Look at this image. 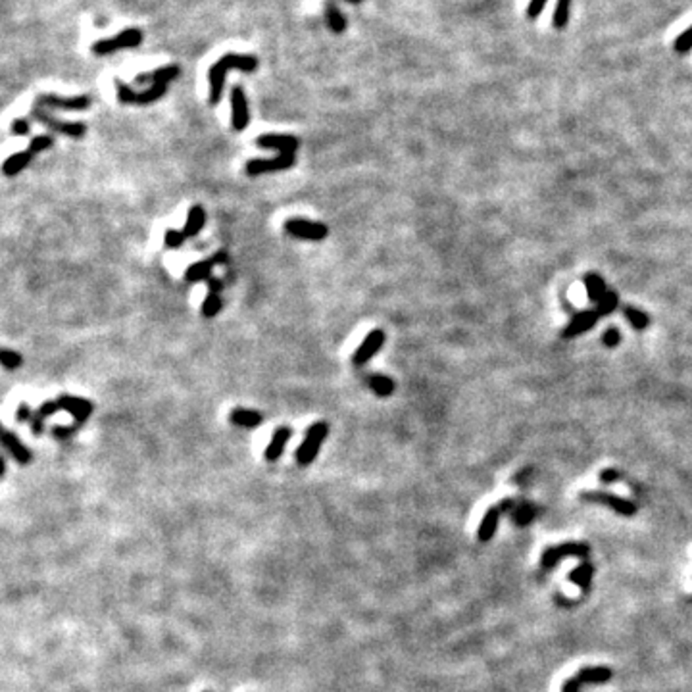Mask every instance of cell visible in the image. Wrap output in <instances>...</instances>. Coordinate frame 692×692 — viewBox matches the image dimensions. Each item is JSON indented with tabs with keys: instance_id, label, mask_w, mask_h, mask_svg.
I'll return each instance as SVG.
<instances>
[{
	"instance_id": "1",
	"label": "cell",
	"mask_w": 692,
	"mask_h": 692,
	"mask_svg": "<svg viewBox=\"0 0 692 692\" xmlns=\"http://www.w3.org/2000/svg\"><path fill=\"white\" fill-rule=\"evenodd\" d=\"M231 69H241V71H256L258 69V58L252 54H225L215 62L208 71V83H210V104H217L222 100L224 93L225 73Z\"/></svg>"
},
{
	"instance_id": "2",
	"label": "cell",
	"mask_w": 692,
	"mask_h": 692,
	"mask_svg": "<svg viewBox=\"0 0 692 692\" xmlns=\"http://www.w3.org/2000/svg\"><path fill=\"white\" fill-rule=\"evenodd\" d=\"M52 145H54V136L52 135H37L35 139H31L29 147L25 148V150H21L18 154H12L10 158L4 160V164L0 167L2 174L6 177H16L18 174H21V171L25 169V166H27L31 160L37 156L39 152L47 150V148H50Z\"/></svg>"
},
{
	"instance_id": "3",
	"label": "cell",
	"mask_w": 692,
	"mask_h": 692,
	"mask_svg": "<svg viewBox=\"0 0 692 692\" xmlns=\"http://www.w3.org/2000/svg\"><path fill=\"white\" fill-rule=\"evenodd\" d=\"M327 435H329V425L325 421H318V423H313L312 427L306 431L302 444L298 446L296 454H294L296 456V464L300 468H308L315 460L318 452H320V446L323 444V440L327 439Z\"/></svg>"
},
{
	"instance_id": "4",
	"label": "cell",
	"mask_w": 692,
	"mask_h": 692,
	"mask_svg": "<svg viewBox=\"0 0 692 692\" xmlns=\"http://www.w3.org/2000/svg\"><path fill=\"white\" fill-rule=\"evenodd\" d=\"M141 43H143V31L131 27V29L117 33L116 37H112V39L97 40V43L93 45V52H95L97 56H108V54H114L117 50L135 49V47H139Z\"/></svg>"
},
{
	"instance_id": "5",
	"label": "cell",
	"mask_w": 692,
	"mask_h": 692,
	"mask_svg": "<svg viewBox=\"0 0 692 692\" xmlns=\"http://www.w3.org/2000/svg\"><path fill=\"white\" fill-rule=\"evenodd\" d=\"M116 88H117V100L123 102V104H139V106H147V104H152L156 102L160 98L164 97L167 93V85L166 83H158V85H150L147 91H141L136 93L133 88L121 83L119 79L116 81Z\"/></svg>"
},
{
	"instance_id": "6",
	"label": "cell",
	"mask_w": 692,
	"mask_h": 692,
	"mask_svg": "<svg viewBox=\"0 0 692 692\" xmlns=\"http://www.w3.org/2000/svg\"><path fill=\"white\" fill-rule=\"evenodd\" d=\"M612 669L606 667V665H588V667H583L573 675L569 677L564 687H562V692H581V689L585 684H600V682H608L612 679Z\"/></svg>"
},
{
	"instance_id": "7",
	"label": "cell",
	"mask_w": 692,
	"mask_h": 692,
	"mask_svg": "<svg viewBox=\"0 0 692 692\" xmlns=\"http://www.w3.org/2000/svg\"><path fill=\"white\" fill-rule=\"evenodd\" d=\"M285 233L300 241H323L329 235V227L320 222H310L302 217H291L285 222Z\"/></svg>"
},
{
	"instance_id": "8",
	"label": "cell",
	"mask_w": 692,
	"mask_h": 692,
	"mask_svg": "<svg viewBox=\"0 0 692 692\" xmlns=\"http://www.w3.org/2000/svg\"><path fill=\"white\" fill-rule=\"evenodd\" d=\"M590 548L585 542H564V545L546 548L545 554L540 558V567L548 571L554 566H558L564 558H586Z\"/></svg>"
},
{
	"instance_id": "9",
	"label": "cell",
	"mask_w": 692,
	"mask_h": 692,
	"mask_svg": "<svg viewBox=\"0 0 692 692\" xmlns=\"http://www.w3.org/2000/svg\"><path fill=\"white\" fill-rule=\"evenodd\" d=\"M31 117L37 119L43 126H47L49 129H52L54 133H62V135L71 136V139H81V136L87 133V126L85 123H81V121H62V119L54 117L49 112H45L43 108H33Z\"/></svg>"
},
{
	"instance_id": "10",
	"label": "cell",
	"mask_w": 692,
	"mask_h": 692,
	"mask_svg": "<svg viewBox=\"0 0 692 692\" xmlns=\"http://www.w3.org/2000/svg\"><path fill=\"white\" fill-rule=\"evenodd\" d=\"M581 500H585V502H593V504H604V506H608L610 510H614L615 514H619V516L631 517L636 514V506H634L633 502H629V500H625V498H621V497H615V494H612V492L586 490V492H583V494H581Z\"/></svg>"
},
{
	"instance_id": "11",
	"label": "cell",
	"mask_w": 692,
	"mask_h": 692,
	"mask_svg": "<svg viewBox=\"0 0 692 692\" xmlns=\"http://www.w3.org/2000/svg\"><path fill=\"white\" fill-rule=\"evenodd\" d=\"M35 106L43 110H68V112H83L91 106V98L87 95L81 97H58V95H40Z\"/></svg>"
},
{
	"instance_id": "12",
	"label": "cell",
	"mask_w": 692,
	"mask_h": 692,
	"mask_svg": "<svg viewBox=\"0 0 692 692\" xmlns=\"http://www.w3.org/2000/svg\"><path fill=\"white\" fill-rule=\"evenodd\" d=\"M229 262V254L227 250H217L215 254H212L210 258H206L202 262L191 263L187 267L185 272V279L189 283H198V281H208L212 277V270L215 265H224V263Z\"/></svg>"
},
{
	"instance_id": "13",
	"label": "cell",
	"mask_w": 692,
	"mask_h": 692,
	"mask_svg": "<svg viewBox=\"0 0 692 692\" xmlns=\"http://www.w3.org/2000/svg\"><path fill=\"white\" fill-rule=\"evenodd\" d=\"M296 162V156L293 152L291 154H279V156L272 158V160H250L246 162V176L256 177V176H263V174H275V171H283V169H289V167L294 166Z\"/></svg>"
},
{
	"instance_id": "14",
	"label": "cell",
	"mask_w": 692,
	"mask_h": 692,
	"mask_svg": "<svg viewBox=\"0 0 692 692\" xmlns=\"http://www.w3.org/2000/svg\"><path fill=\"white\" fill-rule=\"evenodd\" d=\"M385 339H387V335H385V331H381V329H373V331L368 333L360 346L352 354V363L358 366V368L366 366L383 348Z\"/></svg>"
},
{
	"instance_id": "15",
	"label": "cell",
	"mask_w": 692,
	"mask_h": 692,
	"mask_svg": "<svg viewBox=\"0 0 692 692\" xmlns=\"http://www.w3.org/2000/svg\"><path fill=\"white\" fill-rule=\"evenodd\" d=\"M250 121V112H248V100L244 95L243 87L231 88V126L235 131H244Z\"/></svg>"
},
{
	"instance_id": "16",
	"label": "cell",
	"mask_w": 692,
	"mask_h": 692,
	"mask_svg": "<svg viewBox=\"0 0 692 692\" xmlns=\"http://www.w3.org/2000/svg\"><path fill=\"white\" fill-rule=\"evenodd\" d=\"M512 506H514V500H504V502H500L497 506L488 508L487 514L483 516L481 525H479L477 529V538L481 542H488V540L492 538V535L497 533L500 514H502V512H508Z\"/></svg>"
},
{
	"instance_id": "17",
	"label": "cell",
	"mask_w": 692,
	"mask_h": 692,
	"mask_svg": "<svg viewBox=\"0 0 692 692\" xmlns=\"http://www.w3.org/2000/svg\"><path fill=\"white\" fill-rule=\"evenodd\" d=\"M56 402H58L60 409H66V411H69L73 416V420H75L77 425L85 423L88 420V416L93 414V409H95L91 400L81 398V396H71V394H62V396L56 398Z\"/></svg>"
},
{
	"instance_id": "18",
	"label": "cell",
	"mask_w": 692,
	"mask_h": 692,
	"mask_svg": "<svg viewBox=\"0 0 692 692\" xmlns=\"http://www.w3.org/2000/svg\"><path fill=\"white\" fill-rule=\"evenodd\" d=\"M206 283H208V294H206L200 312H202L204 318L212 320V318H215L217 313L222 312V308H224V298H222L224 283H222L217 277H214V275H212Z\"/></svg>"
},
{
	"instance_id": "19",
	"label": "cell",
	"mask_w": 692,
	"mask_h": 692,
	"mask_svg": "<svg viewBox=\"0 0 692 692\" xmlns=\"http://www.w3.org/2000/svg\"><path fill=\"white\" fill-rule=\"evenodd\" d=\"M256 145L260 148L277 150L279 154H291V152L294 154L296 148H298V139L293 135H273V133H267V135L258 136Z\"/></svg>"
},
{
	"instance_id": "20",
	"label": "cell",
	"mask_w": 692,
	"mask_h": 692,
	"mask_svg": "<svg viewBox=\"0 0 692 692\" xmlns=\"http://www.w3.org/2000/svg\"><path fill=\"white\" fill-rule=\"evenodd\" d=\"M0 446H4V449L8 450L12 456L16 458V462L21 464V466L29 464L31 452L27 450V446H23V442L12 431L6 429L2 423H0Z\"/></svg>"
},
{
	"instance_id": "21",
	"label": "cell",
	"mask_w": 692,
	"mask_h": 692,
	"mask_svg": "<svg viewBox=\"0 0 692 692\" xmlns=\"http://www.w3.org/2000/svg\"><path fill=\"white\" fill-rule=\"evenodd\" d=\"M181 73V68L176 66V64H169V66H164V68H158L154 71H148V73H141L136 75V83L139 85H158V83H166L169 85V81L179 77Z\"/></svg>"
},
{
	"instance_id": "22",
	"label": "cell",
	"mask_w": 692,
	"mask_h": 692,
	"mask_svg": "<svg viewBox=\"0 0 692 692\" xmlns=\"http://www.w3.org/2000/svg\"><path fill=\"white\" fill-rule=\"evenodd\" d=\"M291 437H293V429H291V427H279V429H275L272 440H270V444H267V449L263 452V458L267 460V462H277V460L283 456L285 446H287V442H289Z\"/></svg>"
},
{
	"instance_id": "23",
	"label": "cell",
	"mask_w": 692,
	"mask_h": 692,
	"mask_svg": "<svg viewBox=\"0 0 692 692\" xmlns=\"http://www.w3.org/2000/svg\"><path fill=\"white\" fill-rule=\"evenodd\" d=\"M598 318H600V315H598V312H581V313H577L575 318H573L571 322L567 323L566 329L562 331V339H573V337H577V335H581V333H585V331H588V329H593Z\"/></svg>"
},
{
	"instance_id": "24",
	"label": "cell",
	"mask_w": 692,
	"mask_h": 692,
	"mask_svg": "<svg viewBox=\"0 0 692 692\" xmlns=\"http://www.w3.org/2000/svg\"><path fill=\"white\" fill-rule=\"evenodd\" d=\"M229 421L237 425V427H246V429H254L258 427L260 423L263 421V416L260 411L256 409H246V408H235L231 414H229Z\"/></svg>"
},
{
	"instance_id": "25",
	"label": "cell",
	"mask_w": 692,
	"mask_h": 692,
	"mask_svg": "<svg viewBox=\"0 0 692 692\" xmlns=\"http://www.w3.org/2000/svg\"><path fill=\"white\" fill-rule=\"evenodd\" d=\"M206 225V212L202 206H193L189 210V215H187L185 227H183V233H185L187 239H193L196 235L200 233L204 229Z\"/></svg>"
},
{
	"instance_id": "26",
	"label": "cell",
	"mask_w": 692,
	"mask_h": 692,
	"mask_svg": "<svg viewBox=\"0 0 692 692\" xmlns=\"http://www.w3.org/2000/svg\"><path fill=\"white\" fill-rule=\"evenodd\" d=\"M325 20H327V25L331 27L335 35H341L346 29V20H344L341 8L337 6L335 0H327L325 2Z\"/></svg>"
},
{
	"instance_id": "27",
	"label": "cell",
	"mask_w": 692,
	"mask_h": 692,
	"mask_svg": "<svg viewBox=\"0 0 692 692\" xmlns=\"http://www.w3.org/2000/svg\"><path fill=\"white\" fill-rule=\"evenodd\" d=\"M368 387H370L377 396L381 398H387L390 396L394 389H396V383L390 379L389 375H381V373H373L368 377Z\"/></svg>"
},
{
	"instance_id": "28",
	"label": "cell",
	"mask_w": 692,
	"mask_h": 692,
	"mask_svg": "<svg viewBox=\"0 0 692 692\" xmlns=\"http://www.w3.org/2000/svg\"><path fill=\"white\" fill-rule=\"evenodd\" d=\"M585 287L586 293H588V298H590L593 302L600 304L604 300L608 289H606L602 277H598L596 273H588V275H585Z\"/></svg>"
},
{
	"instance_id": "29",
	"label": "cell",
	"mask_w": 692,
	"mask_h": 692,
	"mask_svg": "<svg viewBox=\"0 0 692 692\" xmlns=\"http://www.w3.org/2000/svg\"><path fill=\"white\" fill-rule=\"evenodd\" d=\"M593 575H595V567L590 566V564H581L575 571L569 573V579H571L575 585L581 586V588L586 593L588 586H590V581H593Z\"/></svg>"
},
{
	"instance_id": "30",
	"label": "cell",
	"mask_w": 692,
	"mask_h": 692,
	"mask_svg": "<svg viewBox=\"0 0 692 692\" xmlns=\"http://www.w3.org/2000/svg\"><path fill=\"white\" fill-rule=\"evenodd\" d=\"M569 8H571V0H558L556 10H554V16H552L554 29H566V25L569 23Z\"/></svg>"
},
{
	"instance_id": "31",
	"label": "cell",
	"mask_w": 692,
	"mask_h": 692,
	"mask_svg": "<svg viewBox=\"0 0 692 692\" xmlns=\"http://www.w3.org/2000/svg\"><path fill=\"white\" fill-rule=\"evenodd\" d=\"M623 313L625 318L631 322V325H633L634 329H639V331H643V329H646V327L650 325V318H648L644 312H641V310L633 308V306H625Z\"/></svg>"
},
{
	"instance_id": "32",
	"label": "cell",
	"mask_w": 692,
	"mask_h": 692,
	"mask_svg": "<svg viewBox=\"0 0 692 692\" xmlns=\"http://www.w3.org/2000/svg\"><path fill=\"white\" fill-rule=\"evenodd\" d=\"M21 354L20 352L8 350V348H0V366L6 368L8 371H16L21 366Z\"/></svg>"
},
{
	"instance_id": "33",
	"label": "cell",
	"mask_w": 692,
	"mask_h": 692,
	"mask_svg": "<svg viewBox=\"0 0 692 692\" xmlns=\"http://www.w3.org/2000/svg\"><path fill=\"white\" fill-rule=\"evenodd\" d=\"M187 241L185 233L183 229H166V235H164V246L167 250H177L181 248L183 243Z\"/></svg>"
},
{
	"instance_id": "34",
	"label": "cell",
	"mask_w": 692,
	"mask_h": 692,
	"mask_svg": "<svg viewBox=\"0 0 692 692\" xmlns=\"http://www.w3.org/2000/svg\"><path fill=\"white\" fill-rule=\"evenodd\" d=\"M673 50H675L677 54H687V52H691L692 50V25L691 27H687V31H682L681 35L675 39V43H673Z\"/></svg>"
},
{
	"instance_id": "35",
	"label": "cell",
	"mask_w": 692,
	"mask_h": 692,
	"mask_svg": "<svg viewBox=\"0 0 692 692\" xmlns=\"http://www.w3.org/2000/svg\"><path fill=\"white\" fill-rule=\"evenodd\" d=\"M514 521H516L517 525H527L533 517L536 516V510H535V506H531V504H525V506H519V508H516L514 510Z\"/></svg>"
},
{
	"instance_id": "36",
	"label": "cell",
	"mask_w": 692,
	"mask_h": 692,
	"mask_svg": "<svg viewBox=\"0 0 692 692\" xmlns=\"http://www.w3.org/2000/svg\"><path fill=\"white\" fill-rule=\"evenodd\" d=\"M615 306H617V294H615L614 291H608L604 296V300L598 304V310H596V312H598V315H608V313L614 312Z\"/></svg>"
},
{
	"instance_id": "37",
	"label": "cell",
	"mask_w": 692,
	"mask_h": 692,
	"mask_svg": "<svg viewBox=\"0 0 692 692\" xmlns=\"http://www.w3.org/2000/svg\"><path fill=\"white\" fill-rule=\"evenodd\" d=\"M58 409H60V406H58V402H56V400H47V402H43V404L39 406V409H37V416H39L40 420H47V418H50V416H54Z\"/></svg>"
},
{
	"instance_id": "38",
	"label": "cell",
	"mask_w": 692,
	"mask_h": 692,
	"mask_svg": "<svg viewBox=\"0 0 692 692\" xmlns=\"http://www.w3.org/2000/svg\"><path fill=\"white\" fill-rule=\"evenodd\" d=\"M546 2H548V0H531L529 6H527V18H529V20H536V18L540 16V12L545 10Z\"/></svg>"
},
{
	"instance_id": "39",
	"label": "cell",
	"mask_w": 692,
	"mask_h": 692,
	"mask_svg": "<svg viewBox=\"0 0 692 692\" xmlns=\"http://www.w3.org/2000/svg\"><path fill=\"white\" fill-rule=\"evenodd\" d=\"M77 427H79L77 423L68 425V427H60V425H54V427H52V435H54L56 439H69L71 435H75Z\"/></svg>"
},
{
	"instance_id": "40",
	"label": "cell",
	"mask_w": 692,
	"mask_h": 692,
	"mask_svg": "<svg viewBox=\"0 0 692 692\" xmlns=\"http://www.w3.org/2000/svg\"><path fill=\"white\" fill-rule=\"evenodd\" d=\"M29 129H31V123L27 121V119H14V121H12L10 131L14 133V135H27V133H29Z\"/></svg>"
},
{
	"instance_id": "41",
	"label": "cell",
	"mask_w": 692,
	"mask_h": 692,
	"mask_svg": "<svg viewBox=\"0 0 692 692\" xmlns=\"http://www.w3.org/2000/svg\"><path fill=\"white\" fill-rule=\"evenodd\" d=\"M31 418H33V409H31L25 402L20 404V408L16 409V420L20 421V423H25V421L29 423Z\"/></svg>"
},
{
	"instance_id": "42",
	"label": "cell",
	"mask_w": 692,
	"mask_h": 692,
	"mask_svg": "<svg viewBox=\"0 0 692 692\" xmlns=\"http://www.w3.org/2000/svg\"><path fill=\"white\" fill-rule=\"evenodd\" d=\"M604 344L606 346H610V348H614V346H617L619 344V331L617 329H608V331L604 333Z\"/></svg>"
},
{
	"instance_id": "43",
	"label": "cell",
	"mask_w": 692,
	"mask_h": 692,
	"mask_svg": "<svg viewBox=\"0 0 692 692\" xmlns=\"http://www.w3.org/2000/svg\"><path fill=\"white\" fill-rule=\"evenodd\" d=\"M600 481L602 483H614V481H621V473H617L615 469H604L600 473Z\"/></svg>"
},
{
	"instance_id": "44",
	"label": "cell",
	"mask_w": 692,
	"mask_h": 692,
	"mask_svg": "<svg viewBox=\"0 0 692 692\" xmlns=\"http://www.w3.org/2000/svg\"><path fill=\"white\" fill-rule=\"evenodd\" d=\"M43 421L45 420H40L39 416H37V411H33V418L29 420V425H31V431H33V435H35V437H39L40 433H43Z\"/></svg>"
},
{
	"instance_id": "45",
	"label": "cell",
	"mask_w": 692,
	"mask_h": 692,
	"mask_svg": "<svg viewBox=\"0 0 692 692\" xmlns=\"http://www.w3.org/2000/svg\"><path fill=\"white\" fill-rule=\"evenodd\" d=\"M4 469H6V464H4V458L0 456V477H2V473H4Z\"/></svg>"
},
{
	"instance_id": "46",
	"label": "cell",
	"mask_w": 692,
	"mask_h": 692,
	"mask_svg": "<svg viewBox=\"0 0 692 692\" xmlns=\"http://www.w3.org/2000/svg\"><path fill=\"white\" fill-rule=\"evenodd\" d=\"M346 2H350V4H361L363 0H346Z\"/></svg>"
}]
</instances>
